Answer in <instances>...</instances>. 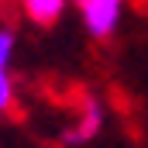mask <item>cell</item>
I'll return each instance as SVG.
<instances>
[{
	"mask_svg": "<svg viewBox=\"0 0 148 148\" xmlns=\"http://www.w3.org/2000/svg\"><path fill=\"white\" fill-rule=\"evenodd\" d=\"M73 3L79 10V17H83V28L97 41L114 38V31L121 28L124 7H127V0H73Z\"/></svg>",
	"mask_w": 148,
	"mask_h": 148,
	"instance_id": "cell-1",
	"label": "cell"
},
{
	"mask_svg": "<svg viewBox=\"0 0 148 148\" xmlns=\"http://www.w3.org/2000/svg\"><path fill=\"white\" fill-rule=\"evenodd\" d=\"M100 127H103V103L93 93H86L83 97V107H79V117H76L73 127L62 134V141L66 145H86V141H93L100 134Z\"/></svg>",
	"mask_w": 148,
	"mask_h": 148,
	"instance_id": "cell-2",
	"label": "cell"
},
{
	"mask_svg": "<svg viewBox=\"0 0 148 148\" xmlns=\"http://www.w3.org/2000/svg\"><path fill=\"white\" fill-rule=\"evenodd\" d=\"M66 7H69V0H21L24 17H28L31 24H38V28L59 24L62 14H66Z\"/></svg>",
	"mask_w": 148,
	"mask_h": 148,
	"instance_id": "cell-3",
	"label": "cell"
},
{
	"mask_svg": "<svg viewBox=\"0 0 148 148\" xmlns=\"http://www.w3.org/2000/svg\"><path fill=\"white\" fill-rule=\"evenodd\" d=\"M14 52H17V35H14V28H3V24H0V69H3V73H7L10 62H14Z\"/></svg>",
	"mask_w": 148,
	"mask_h": 148,
	"instance_id": "cell-4",
	"label": "cell"
},
{
	"mask_svg": "<svg viewBox=\"0 0 148 148\" xmlns=\"http://www.w3.org/2000/svg\"><path fill=\"white\" fill-rule=\"evenodd\" d=\"M14 97H17V93H14V79H10V73L0 69V117L14 107Z\"/></svg>",
	"mask_w": 148,
	"mask_h": 148,
	"instance_id": "cell-5",
	"label": "cell"
}]
</instances>
